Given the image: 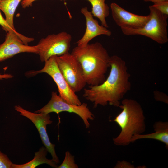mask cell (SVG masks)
I'll return each mask as SVG.
<instances>
[{
	"label": "cell",
	"mask_w": 168,
	"mask_h": 168,
	"mask_svg": "<svg viewBox=\"0 0 168 168\" xmlns=\"http://www.w3.org/2000/svg\"><path fill=\"white\" fill-rule=\"evenodd\" d=\"M2 0H0V3ZM0 25L3 29L7 32L9 31H16L12 29L7 23L3 17L0 12Z\"/></svg>",
	"instance_id": "44dd1931"
},
{
	"label": "cell",
	"mask_w": 168,
	"mask_h": 168,
	"mask_svg": "<svg viewBox=\"0 0 168 168\" xmlns=\"http://www.w3.org/2000/svg\"><path fill=\"white\" fill-rule=\"evenodd\" d=\"M12 164L7 156L0 150V168H12Z\"/></svg>",
	"instance_id": "d6986e66"
},
{
	"label": "cell",
	"mask_w": 168,
	"mask_h": 168,
	"mask_svg": "<svg viewBox=\"0 0 168 168\" xmlns=\"http://www.w3.org/2000/svg\"><path fill=\"white\" fill-rule=\"evenodd\" d=\"M86 0L89 2L92 6L91 12L93 16L100 20L102 26L108 28L109 26L105 19L109 15V8L105 3V0Z\"/></svg>",
	"instance_id": "9a60e30c"
},
{
	"label": "cell",
	"mask_w": 168,
	"mask_h": 168,
	"mask_svg": "<svg viewBox=\"0 0 168 168\" xmlns=\"http://www.w3.org/2000/svg\"><path fill=\"white\" fill-rule=\"evenodd\" d=\"M110 71L107 78L101 84L83 89V97L92 102L93 107L109 104L119 107L120 100L130 90V74L125 62L120 57H110Z\"/></svg>",
	"instance_id": "6da1fadb"
},
{
	"label": "cell",
	"mask_w": 168,
	"mask_h": 168,
	"mask_svg": "<svg viewBox=\"0 0 168 168\" xmlns=\"http://www.w3.org/2000/svg\"><path fill=\"white\" fill-rule=\"evenodd\" d=\"M36 0H22L21 2V6L23 8H25L30 6H31L33 2Z\"/></svg>",
	"instance_id": "603a6c76"
},
{
	"label": "cell",
	"mask_w": 168,
	"mask_h": 168,
	"mask_svg": "<svg viewBox=\"0 0 168 168\" xmlns=\"http://www.w3.org/2000/svg\"><path fill=\"white\" fill-rule=\"evenodd\" d=\"M154 97L156 100L160 101L166 103H168V97L164 93L155 91H154Z\"/></svg>",
	"instance_id": "ffe728a7"
},
{
	"label": "cell",
	"mask_w": 168,
	"mask_h": 168,
	"mask_svg": "<svg viewBox=\"0 0 168 168\" xmlns=\"http://www.w3.org/2000/svg\"><path fill=\"white\" fill-rule=\"evenodd\" d=\"M119 107L121 111L111 121L116 123L121 128L119 135L113 139L117 146L129 145L132 137L143 133L146 130L145 118L140 104L136 100L125 99Z\"/></svg>",
	"instance_id": "3957f363"
},
{
	"label": "cell",
	"mask_w": 168,
	"mask_h": 168,
	"mask_svg": "<svg viewBox=\"0 0 168 168\" xmlns=\"http://www.w3.org/2000/svg\"><path fill=\"white\" fill-rule=\"evenodd\" d=\"M153 127L155 132L147 134H138L133 136L131 142L143 138L155 139L159 141L165 145L166 149L168 148V122L161 121L155 123Z\"/></svg>",
	"instance_id": "4fadbf2b"
},
{
	"label": "cell",
	"mask_w": 168,
	"mask_h": 168,
	"mask_svg": "<svg viewBox=\"0 0 168 168\" xmlns=\"http://www.w3.org/2000/svg\"><path fill=\"white\" fill-rule=\"evenodd\" d=\"M43 68L38 70H31L25 73L26 76L31 77L40 73H45L50 76L56 83L59 96L68 103L75 105L82 104L78 96L69 86L57 63L55 56H53L45 62Z\"/></svg>",
	"instance_id": "5b68a950"
},
{
	"label": "cell",
	"mask_w": 168,
	"mask_h": 168,
	"mask_svg": "<svg viewBox=\"0 0 168 168\" xmlns=\"http://www.w3.org/2000/svg\"><path fill=\"white\" fill-rule=\"evenodd\" d=\"M113 18L121 28L138 29L143 27L149 19V16L136 14L125 10L115 3L111 4Z\"/></svg>",
	"instance_id": "8fae6325"
},
{
	"label": "cell",
	"mask_w": 168,
	"mask_h": 168,
	"mask_svg": "<svg viewBox=\"0 0 168 168\" xmlns=\"http://www.w3.org/2000/svg\"><path fill=\"white\" fill-rule=\"evenodd\" d=\"M72 40L71 35L65 31L50 34L41 39L36 45L40 60L45 62L52 57L69 53Z\"/></svg>",
	"instance_id": "52a82bcc"
},
{
	"label": "cell",
	"mask_w": 168,
	"mask_h": 168,
	"mask_svg": "<svg viewBox=\"0 0 168 168\" xmlns=\"http://www.w3.org/2000/svg\"><path fill=\"white\" fill-rule=\"evenodd\" d=\"M58 67L67 83L75 93L80 92L86 84L82 69L71 53L55 56Z\"/></svg>",
	"instance_id": "8992f818"
},
{
	"label": "cell",
	"mask_w": 168,
	"mask_h": 168,
	"mask_svg": "<svg viewBox=\"0 0 168 168\" xmlns=\"http://www.w3.org/2000/svg\"><path fill=\"white\" fill-rule=\"evenodd\" d=\"M58 168H78V166L75 163L74 156L67 151L65 152V158L63 162Z\"/></svg>",
	"instance_id": "e0dca14e"
},
{
	"label": "cell",
	"mask_w": 168,
	"mask_h": 168,
	"mask_svg": "<svg viewBox=\"0 0 168 168\" xmlns=\"http://www.w3.org/2000/svg\"><path fill=\"white\" fill-rule=\"evenodd\" d=\"M152 6L163 14L168 15V1H159Z\"/></svg>",
	"instance_id": "ac0fdd59"
},
{
	"label": "cell",
	"mask_w": 168,
	"mask_h": 168,
	"mask_svg": "<svg viewBox=\"0 0 168 168\" xmlns=\"http://www.w3.org/2000/svg\"><path fill=\"white\" fill-rule=\"evenodd\" d=\"M71 54L80 63L86 84L97 85L105 80L110 56L101 43H89L82 47L77 46Z\"/></svg>",
	"instance_id": "7a4b0ae2"
},
{
	"label": "cell",
	"mask_w": 168,
	"mask_h": 168,
	"mask_svg": "<svg viewBox=\"0 0 168 168\" xmlns=\"http://www.w3.org/2000/svg\"><path fill=\"white\" fill-rule=\"evenodd\" d=\"M14 109L20 113V115L28 118L34 124L39 132L43 144L51 154L52 159L58 164L60 161L55 152V145L50 142L47 132V125L52 123L49 114L33 113L25 110L19 105L15 106Z\"/></svg>",
	"instance_id": "30bf717a"
},
{
	"label": "cell",
	"mask_w": 168,
	"mask_h": 168,
	"mask_svg": "<svg viewBox=\"0 0 168 168\" xmlns=\"http://www.w3.org/2000/svg\"><path fill=\"white\" fill-rule=\"evenodd\" d=\"M81 12L85 18L86 27L83 36L76 42L77 46H85L91 40L100 35H111V32L107 28L99 24L98 21L94 18L91 12L88 10L87 7L82 8Z\"/></svg>",
	"instance_id": "7c38bea8"
},
{
	"label": "cell",
	"mask_w": 168,
	"mask_h": 168,
	"mask_svg": "<svg viewBox=\"0 0 168 168\" xmlns=\"http://www.w3.org/2000/svg\"><path fill=\"white\" fill-rule=\"evenodd\" d=\"M145 2H153V3H156V2L162 1H165V0H167L168 1V0H143Z\"/></svg>",
	"instance_id": "d4e9b609"
},
{
	"label": "cell",
	"mask_w": 168,
	"mask_h": 168,
	"mask_svg": "<svg viewBox=\"0 0 168 168\" xmlns=\"http://www.w3.org/2000/svg\"><path fill=\"white\" fill-rule=\"evenodd\" d=\"M149 7V19L143 27L138 29L121 28L122 32L127 35L144 36L159 44H165L168 41V15L163 14L152 5Z\"/></svg>",
	"instance_id": "277c9868"
},
{
	"label": "cell",
	"mask_w": 168,
	"mask_h": 168,
	"mask_svg": "<svg viewBox=\"0 0 168 168\" xmlns=\"http://www.w3.org/2000/svg\"><path fill=\"white\" fill-rule=\"evenodd\" d=\"M62 112L74 113L78 115L83 120L86 128L90 126L89 120H93L95 116L88 108L86 103L80 105L69 104L64 100L55 92L51 93V98L48 103L41 109L34 112L48 114L54 112L58 114Z\"/></svg>",
	"instance_id": "ba28073f"
},
{
	"label": "cell",
	"mask_w": 168,
	"mask_h": 168,
	"mask_svg": "<svg viewBox=\"0 0 168 168\" xmlns=\"http://www.w3.org/2000/svg\"><path fill=\"white\" fill-rule=\"evenodd\" d=\"M34 40L16 31L7 32L4 42L0 45V62L9 59L22 53H38L37 46H29L28 43Z\"/></svg>",
	"instance_id": "9c48e42d"
},
{
	"label": "cell",
	"mask_w": 168,
	"mask_h": 168,
	"mask_svg": "<svg viewBox=\"0 0 168 168\" xmlns=\"http://www.w3.org/2000/svg\"><path fill=\"white\" fill-rule=\"evenodd\" d=\"M48 152L44 146H42L39 151L35 152L34 158L31 161L24 164H16L13 163L12 168H34L38 166L46 164L53 168H58V166L52 159H47L46 156Z\"/></svg>",
	"instance_id": "5bb4252c"
},
{
	"label": "cell",
	"mask_w": 168,
	"mask_h": 168,
	"mask_svg": "<svg viewBox=\"0 0 168 168\" xmlns=\"http://www.w3.org/2000/svg\"><path fill=\"white\" fill-rule=\"evenodd\" d=\"M13 77V76L10 74H1L0 73V80L9 79Z\"/></svg>",
	"instance_id": "cb8c5ba5"
},
{
	"label": "cell",
	"mask_w": 168,
	"mask_h": 168,
	"mask_svg": "<svg viewBox=\"0 0 168 168\" xmlns=\"http://www.w3.org/2000/svg\"><path fill=\"white\" fill-rule=\"evenodd\" d=\"M115 168H134L133 165L130 163L125 161H118L116 164Z\"/></svg>",
	"instance_id": "7402d4cb"
},
{
	"label": "cell",
	"mask_w": 168,
	"mask_h": 168,
	"mask_svg": "<svg viewBox=\"0 0 168 168\" xmlns=\"http://www.w3.org/2000/svg\"><path fill=\"white\" fill-rule=\"evenodd\" d=\"M22 0H2L0 9L4 13L7 23L13 30H16L13 23V17L16 10Z\"/></svg>",
	"instance_id": "2e32d148"
}]
</instances>
